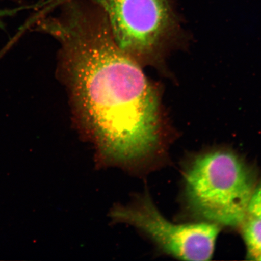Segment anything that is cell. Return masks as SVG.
Listing matches in <instances>:
<instances>
[{
    "label": "cell",
    "instance_id": "1",
    "mask_svg": "<svg viewBox=\"0 0 261 261\" xmlns=\"http://www.w3.org/2000/svg\"><path fill=\"white\" fill-rule=\"evenodd\" d=\"M37 29L61 45L60 73L75 125L95 149L98 169L136 176L154 169L165 152V126L156 87L113 37L105 13L89 0H68Z\"/></svg>",
    "mask_w": 261,
    "mask_h": 261
},
{
    "label": "cell",
    "instance_id": "2",
    "mask_svg": "<svg viewBox=\"0 0 261 261\" xmlns=\"http://www.w3.org/2000/svg\"><path fill=\"white\" fill-rule=\"evenodd\" d=\"M256 186L250 166L230 150L202 152L185 171L189 210L203 221L219 226H241Z\"/></svg>",
    "mask_w": 261,
    "mask_h": 261
},
{
    "label": "cell",
    "instance_id": "3",
    "mask_svg": "<svg viewBox=\"0 0 261 261\" xmlns=\"http://www.w3.org/2000/svg\"><path fill=\"white\" fill-rule=\"evenodd\" d=\"M68 0H49L50 11ZM103 10L114 40L140 65L161 58L175 27L172 0H89Z\"/></svg>",
    "mask_w": 261,
    "mask_h": 261
},
{
    "label": "cell",
    "instance_id": "4",
    "mask_svg": "<svg viewBox=\"0 0 261 261\" xmlns=\"http://www.w3.org/2000/svg\"><path fill=\"white\" fill-rule=\"evenodd\" d=\"M114 223L135 227L161 252L185 260L212 258L220 226L201 222L175 224L163 216L148 192L136 194L126 205L116 204L110 212Z\"/></svg>",
    "mask_w": 261,
    "mask_h": 261
},
{
    "label": "cell",
    "instance_id": "5",
    "mask_svg": "<svg viewBox=\"0 0 261 261\" xmlns=\"http://www.w3.org/2000/svg\"><path fill=\"white\" fill-rule=\"evenodd\" d=\"M241 226L248 258L261 260V217L247 213Z\"/></svg>",
    "mask_w": 261,
    "mask_h": 261
},
{
    "label": "cell",
    "instance_id": "6",
    "mask_svg": "<svg viewBox=\"0 0 261 261\" xmlns=\"http://www.w3.org/2000/svg\"><path fill=\"white\" fill-rule=\"evenodd\" d=\"M247 213L261 217V181L254 189Z\"/></svg>",
    "mask_w": 261,
    "mask_h": 261
},
{
    "label": "cell",
    "instance_id": "7",
    "mask_svg": "<svg viewBox=\"0 0 261 261\" xmlns=\"http://www.w3.org/2000/svg\"><path fill=\"white\" fill-rule=\"evenodd\" d=\"M28 8L29 7H24V6H23V7L12 9H0V29H5V24L4 21H3V19L5 17H8V16H14L16 14H17L19 11H21V10Z\"/></svg>",
    "mask_w": 261,
    "mask_h": 261
}]
</instances>
